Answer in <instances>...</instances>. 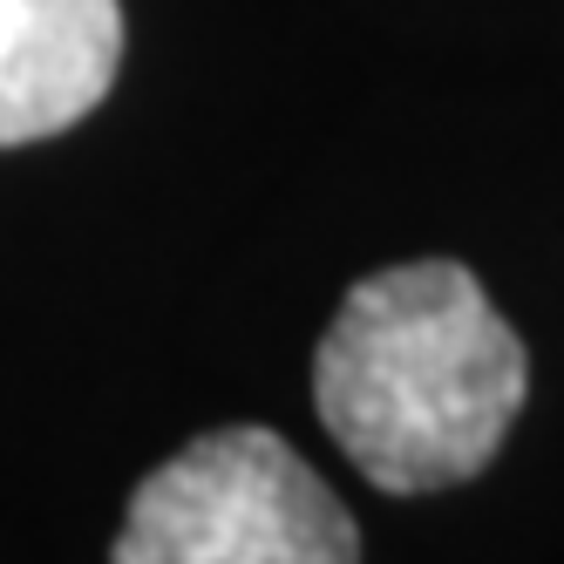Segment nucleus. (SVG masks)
I'll return each mask as SVG.
<instances>
[{"instance_id":"2","label":"nucleus","mask_w":564,"mask_h":564,"mask_svg":"<svg viewBox=\"0 0 564 564\" xmlns=\"http://www.w3.org/2000/svg\"><path fill=\"white\" fill-rule=\"evenodd\" d=\"M109 564H360V531L293 442L212 429L137 482Z\"/></svg>"},{"instance_id":"3","label":"nucleus","mask_w":564,"mask_h":564,"mask_svg":"<svg viewBox=\"0 0 564 564\" xmlns=\"http://www.w3.org/2000/svg\"><path fill=\"white\" fill-rule=\"evenodd\" d=\"M123 62L116 0H0V150L75 130Z\"/></svg>"},{"instance_id":"1","label":"nucleus","mask_w":564,"mask_h":564,"mask_svg":"<svg viewBox=\"0 0 564 564\" xmlns=\"http://www.w3.org/2000/svg\"><path fill=\"white\" fill-rule=\"evenodd\" d=\"M523 388V340L456 259H415L360 279L313 354L319 422L388 497L456 490L490 469Z\"/></svg>"}]
</instances>
